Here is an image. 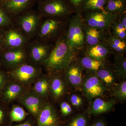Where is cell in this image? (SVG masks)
<instances>
[{"label":"cell","instance_id":"19","mask_svg":"<svg viewBox=\"0 0 126 126\" xmlns=\"http://www.w3.org/2000/svg\"><path fill=\"white\" fill-rule=\"evenodd\" d=\"M97 77L108 88L111 87L116 84L117 78L113 68H110L106 64L95 74Z\"/></svg>","mask_w":126,"mask_h":126},{"label":"cell","instance_id":"34","mask_svg":"<svg viewBox=\"0 0 126 126\" xmlns=\"http://www.w3.org/2000/svg\"><path fill=\"white\" fill-rule=\"evenodd\" d=\"M69 100L72 106L77 108L80 107L83 104V100L82 97L75 94L70 95Z\"/></svg>","mask_w":126,"mask_h":126},{"label":"cell","instance_id":"2","mask_svg":"<svg viewBox=\"0 0 126 126\" xmlns=\"http://www.w3.org/2000/svg\"><path fill=\"white\" fill-rule=\"evenodd\" d=\"M82 14L76 12L69 18L65 33L69 46L79 53L84 51L86 46L83 31Z\"/></svg>","mask_w":126,"mask_h":126},{"label":"cell","instance_id":"8","mask_svg":"<svg viewBox=\"0 0 126 126\" xmlns=\"http://www.w3.org/2000/svg\"><path fill=\"white\" fill-rule=\"evenodd\" d=\"M35 119L37 126H63L56 109L48 102L44 104Z\"/></svg>","mask_w":126,"mask_h":126},{"label":"cell","instance_id":"5","mask_svg":"<svg viewBox=\"0 0 126 126\" xmlns=\"http://www.w3.org/2000/svg\"><path fill=\"white\" fill-rule=\"evenodd\" d=\"M40 71L36 67L23 63L15 68L9 73L13 80L23 85L29 84L39 78Z\"/></svg>","mask_w":126,"mask_h":126},{"label":"cell","instance_id":"24","mask_svg":"<svg viewBox=\"0 0 126 126\" xmlns=\"http://www.w3.org/2000/svg\"><path fill=\"white\" fill-rule=\"evenodd\" d=\"M104 10L108 13L118 15L126 12V0H108Z\"/></svg>","mask_w":126,"mask_h":126},{"label":"cell","instance_id":"10","mask_svg":"<svg viewBox=\"0 0 126 126\" xmlns=\"http://www.w3.org/2000/svg\"><path fill=\"white\" fill-rule=\"evenodd\" d=\"M83 71L76 58L70 63L64 71L66 81L77 90H81L83 79Z\"/></svg>","mask_w":126,"mask_h":126},{"label":"cell","instance_id":"35","mask_svg":"<svg viewBox=\"0 0 126 126\" xmlns=\"http://www.w3.org/2000/svg\"><path fill=\"white\" fill-rule=\"evenodd\" d=\"M76 12L81 13L82 5L84 0H66Z\"/></svg>","mask_w":126,"mask_h":126},{"label":"cell","instance_id":"26","mask_svg":"<svg viewBox=\"0 0 126 126\" xmlns=\"http://www.w3.org/2000/svg\"><path fill=\"white\" fill-rule=\"evenodd\" d=\"M108 0H84L81 13L88 12L105 11L104 7Z\"/></svg>","mask_w":126,"mask_h":126},{"label":"cell","instance_id":"11","mask_svg":"<svg viewBox=\"0 0 126 126\" xmlns=\"http://www.w3.org/2000/svg\"><path fill=\"white\" fill-rule=\"evenodd\" d=\"M19 99L21 103L27 108L32 117L36 119L44 104L43 98L33 91L26 92Z\"/></svg>","mask_w":126,"mask_h":126},{"label":"cell","instance_id":"9","mask_svg":"<svg viewBox=\"0 0 126 126\" xmlns=\"http://www.w3.org/2000/svg\"><path fill=\"white\" fill-rule=\"evenodd\" d=\"M24 86L15 81L9 80L0 93V99L7 104L19 98L26 92Z\"/></svg>","mask_w":126,"mask_h":126},{"label":"cell","instance_id":"27","mask_svg":"<svg viewBox=\"0 0 126 126\" xmlns=\"http://www.w3.org/2000/svg\"><path fill=\"white\" fill-rule=\"evenodd\" d=\"M89 115L87 112L73 116L63 126H89Z\"/></svg>","mask_w":126,"mask_h":126},{"label":"cell","instance_id":"6","mask_svg":"<svg viewBox=\"0 0 126 126\" xmlns=\"http://www.w3.org/2000/svg\"><path fill=\"white\" fill-rule=\"evenodd\" d=\"M43 10L45 15L52 18H66L76 13L66 0H48Z\"/></svg>","mask_w":126,"mask_h":126},{"label":"cell","instance_id":"36","mask_svg":"<svg viewBox=\"0 0 126 126\" xmlns=\"http://www.w3.org/2000/svg\"><path fill=\"white\" fill-rule=\"evenodd\" d=\"M11 126H37L36 119L33 117H29L23 122Z\"/></svg>","mask_w":126,"mask_h":126},{"label":"cell","instance_id":"17","mask_svg":"<svg viewBox=\"0 0 126 126\" xmlns=\"http://www.w3.org/2000/svg\"><path fill=\"white\" fill-rule=\"evenodd\" d=\"M52 49L46 44L39 43L35 44L32 46L30 50L32 60L35 63H44Z\"/></svg>","mask_w":126,"mask_h":126},{"label":"cell","instance_id":"25","mask_svg":"<svg viewBox=\"0 0 126 126\" xmlns=\"http://www.w3.org/2000/svg\"><path fill=\"white\" fill-rule=\"evenodd\" d=\"M5 40L8 46L14 48L21 47L25 42L23 35L18 31L14 30L7 32L6 35Z\"/></svg>","mask_w":126,"mask_h":126},{"label":"cell","instance_id":"13","mask_svg":"<svg viewBox=\"0 0 126 126\" xmlns=\"http://www.w3.org/2000/svg\"><path fill=\"white\" fill-rule=\"evenodd\" d=\"M83 52L87 56L103 62H106L108 56L111 54H113L104 41L96 45L86 47Z\"/></svg>","mask_w":126,"mask_h":126},{"label":"cell","instance_id":"39","mask_svg":"<svg viewBox=\"0 0 126 126\" xmlns=\"http://www.w3.org/2000/svg\"><path fill=\"white\" fill-rule=\"evenodd\" d=\"M89 126H108L105 120L102 118H99L94 121Z\"/></svg>","mask_w":126,"mask_h":126},{"label":"cell","instance_id":"23","mask_svg":"<svg viewBox=\"0 0 126 126\" xmlns=\"http://www.w3.org/2000/svg\"><path fill=\"white\" fill-rule=\"evenodd\" d=\"M113 69L117 78L122 80L126 78V59L123 55L114 54Z\"/></svg>","mask_w":126,"mask_h":126},{"label":"cell","instance_id":"28","mask_svg":"<svg viewBox=\"0 0 126 126\" xmlns=\"http://www.w3.org/2000/svg\"><path fill=\"white\" fill-rule=\"evenodd\" d=\"M10 118L12 123L24 121L29 116V113L24 109L18 106H14L10 111Z\"/></svg>","mask_w":126,"mask_h":126},{"label":"cell","instance_id":"3","mask_svg":"<svg viewBox=\"0 0 126 126\" xmlns=\"http://www.w3.org/2000/svg\"><path fill=\"white\" fill-rule=\"evenodd\" d=\"M81 14L84 25L107 32L111 31V25L118 16L105 11L88 12Z\"/></svg>","mask_w":126,"mask_h":126},{"label":"cell","instance_id":"21","mask_svg":"<svg viewBox=\"0 0 126 126\" xmlns=\"http://www.w3.org/2000/svg\"><path fill=\"white\" fill-rule=\"evenodd\" d=\"M104 41L113 54L124 55L126 50V41L114 36L110 32Z\"/></svg>","mask_w":126,"mask_h":126},{"label":"cell","instance_id":"32","mask_svg":"<svg viewBox=\"0 0 126 126\" xmlns=\"http://www.w3.org/2000/svg\"><path fill=\"white\" fill-rule=\"evenodd\" d=\"M111 32L113 35L121 39L126 41V29L122 25L117 18L111 25Z\"/></svg>","mask_w":126,"mask_h":126},{"label":"cell","instance_id":"20","mask_svg":"<svg viewBox=\"0 0 126 126\" xmlns=\"http://www.w3.org/2000/svg\"><path fill=\"white\" fill-rule=\"evenodd\" d=\"M39 19L34 14H29L22 16L20 20V24L23 30L28 34L35 32L38 25Z\"/></svg>","mask_w":126,"mask_h":126},{"label":"cell","instance_id":"37","mask_svg":"<svg viewBox=\"0 0 126 126\" xmlns=\"http://www.w3.org/2000/svg\"><path fill=\"white\" fill-rule=\"evenodd\" d=\"M9 80L8 75L4 71L0 70V93L5 84Z\"/></svg>","mask_w":126,"mask_h":126},{"label":"cell","instance_id":"33","mask_svg":"<svg viewBox=\"0 0 126 126\" xmlns=\"http://www.w3.org/2000/svg\"><path fill=\"white\" fill-rule=\"evenodd\" d=\"M60 112L63 117H67L70 116L73 112L70 104L66 101L62 102L60 105Z\"/></svg>","mask_w":126,"mask_h":126},{"label":"cell","instance_id":"40","mask_svg":"<svg viewBox=\"0 0 126 126\" xmlns=\"http://www.w3.org/2000/svg\"><path fill=\"white\" fill-rule=\"evenodd\" d=\"M117 19L124 28L126 29V12L118 15Z\"/></svg>","mask_w":126,"mask_h":126},{"label":"cell","instance_id":"22","mask_svg":"<svg viewBox=\"0 0 126 126\" xmlns=\"http://www.w3.org/2000/svg\"><path fill=\"white\" fill-rule=\"evenodd\" d=\"M33 86V92L43 98H47L49 94L50 79L46 77L38 78Z\"/></svg>","mask_w":126,"mask_h":126},{"label":"cell","instance_id":"7","mask_svg":"<svg viewBox=\"0 0 126 126\" xmlns=\"http://www.w3.org/2000/svg\"><path fill=\"white\" fill-rule=\"evenodd\" d=\"M60 18H53L45 20L40 30L41 37L48 39L56 37L62 32L66 33L69 20L64 22Z\"/></svg>","mask_w":126,"mask_h":126},{"label":"cell","instance_id":"29","mask_svg":"<svg viewBox=\"0 0 126 126\" xmlns=\"http://www.w3.org/2000/svg\"><path fill=\"white\" fill-rule=\"evenodd\" d=\"M30 0H8L6 4L7 9L12 13H18L25 9Z\"/></svg>","mask_w":126,"mask_h":126},{"label":"cell","instance_id":"1","mask_svg":"<svg viewBox=\"0 0 126 126\" xmlns=\"http://www.w3.org/2000/svg\"><path fill=\"white\" fill-rule=\"evenodd\" d=\"M79 54L68 45L65 34L56 40L54 47L43 63L50 73H60L67 69Z\"/></svg>","mask_w":126,"mask_h":126},{"label":"cell","instance_id":"41","mask_svg":"<svg viewBox=\"0 0 126 126\" xmlns=\"http://www.w3.org/2000/svg\"><path fill=\"white\" fill-rule=\"evenodd\" d=\"M1 41V36H0V43Z\"/></svg>","mask_w":126,"mask_h":126},{"label":"cell","instance_id":"16","mask_svg":"<svg viewBox=\"0 0 126 126\" xmlns=\"http://www.w3.org/2000/svg\"><path fill=\"white\" fill-rule=\"evenodd\" d=\"M67 88L66 82L60 75H56L50 79L49 94L55 100L63 96Z\"/></svg>","mask_w":126,"mask_h":126},{"label":"cell","instance_id":"38","mask_svg":"<svg viewBox=\"0 0 126 126\" xmlns=\"http://www.w3.org/2000/svg\"><path fill=\"white\" fill-rule=\"evenodd\" d=\"M9 19L2 10L0 9V26L6 25L9 23Z\"/></svg>","mask_w":126,"mask_h":126},{"label":"cell","instance_id":"30","mask_svg":"<svg viewBox=\"0 0 126 126\" xmlns=\"http://www.w3.org/2000/svg\"><path fill=\"white\" fill-rule=\"evenodd\" d=\"M112 96L119 101H123L126 99V81L122 80L112 87Z\"/></svg>","mask_w":126,"mask_h":126},{"label":"cell","instance_id":"4","mask_svg":"<svg viewBox=\"0 0 126 126\" xmlns=\"http://www.w3.org/2000/svg\"><path fill=\"white\" fill-rule=\"evenodd\" d=\"M108 89L95 74H89L83 78L81 90L89 103L97 97H103Z\"/></svg>","mask_w":126,"mask_h":126},{"label":"cell","instance_id":"15","mask_svg":"<svg viewBox=\"0 0 126 126\" xmlns=\"http://www.w3.org/2000/svg\"><path fill=\"white\" fill-rule=\"evenodd\" d=\"M26 59V54L24 50L16 48L5 53L2 55V63L7 67L14 68L23 63Z\"/></svg>","mask_w":126,"mask_h":126},{"label":"cell","instance_id":"18","mask_svg":"<svg viewBox=\"0 0 126 126\" xmlns=\"http://www.w3.org/2000/svg\"><path fill=\"white\" fill-rule=\"evenodd\" d=\"M77 61L87 74H95L100 69L106 65V62L96 60L84 54V56L77 59Z\"/></svg>","mask_w":126,"mask_h":126},{"label":"cell","instance_id":"14","mask_svg":"<svg viewBox=\"0 0 126 126\" xmlns=\"http://www.w3.org/2000/svg\"><path fill=\"white\" fill-rule=\"evenodd\" d=\"M116 103V101L114 99L106 101L101 97L96 98L90 103V107L86 112L89 116L106 113L112 110Z\"/></svg>","mask_w":126,"mask_h":126},{"label":"cell","instance_id":"12","mask_svg":"<svg viewBox=\"0 0 126 126\" xmlns=\"http://www.w3.org/2000/svg\"><path fill=\"white\" fill-rule=\"evenodd\" d=\"M82 28L86 47L93 46L104 41L111 32L101 31L83 24Z\"/></svg>","mask_w":126,"mask_h":126},{"label":"cell","instance_id":"31","mask_svg":"<svg viewBox=\"0 0 126 126\" xmlns=\"http://www.w3.org/2000/svg\"><path fill=\"white\" fill-rule=\"evenodd\" d=\"M6 103L0 99V126H11L10 111Z\"/></svg>","mask_w":126,"mask_h":126}]
</instances>
